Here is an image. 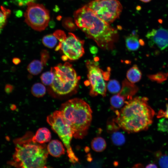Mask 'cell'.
<instances>
[{
  "label": "cell",
  "instance_id": "cell-18",
  "mask_svg": "<svg viewBox=\"0 0 168 168\" xmlns=\"http://www.w3.org/2000/svg\"><path fill=\"white\" fill-rule=\"evenodd\" d=\"M92 149L95 151L100 152L105 150L106 144L105 140L101 137H96L92 140L91 143Z\"/></svg>",
  "mask_w": 168,
  "mask_h": 168
},
{
  "label": "cell",
  "instance_id": "cell-21",
  "mask_svg": "<svg viewBox=\"0 0 168 168\" xmlns=\"http://www.w3.org/2000/svg\"><path fill=\"white\" fill-rule=\"evenodd\" d=\"M46 90L45 86L40 83L34 84L31 88V92L33 95L37 97H41L44 95Z\"/></svg>",
  "mask_w": 168,
  "mask_h": 168
},
{
  "label": "cell",
  "instance_id": "cell-6",
  "mask_svg": "<svg viewBox=\"0 0 168 168\" xmlns=\"http://www.w3.org/2000/svg\"><path fill=\"white\" fill-rule=\"evenodd\" d=\"M47 121L52 129L58 135L66 148L67 156L72 163L78 161L72 149L71 143L73 135L70 126L62 112L56 110L49 115Z\"/></svg>",
  "mask_w": 168,
  "mask_h": 168
},
{
  "label": "cell",
  "instance_id": "cell-10",
  "mask_svg": "<svg viewBox=\"0 0 168 168\" xmlns=\"http://www.w3.org/2000/svg\"><path fill=\"white\" fill-rule=\"evenodd\" d=\"M25 21L32 29L37 31L44 30L50 20L49 12L42 4L34 2L29 3L24 14Z\"/></svg>",
  "mask_w": 168,
  "mask_h": 168
},
{
  "label": "cell",
  "instance_id": "cell-4",
  "mask_svg": "<svg viewBox=\"0 0 168 168\" xmlns=\"http://www.w3.org/2000/svg\"><path fill=\"white\" fill-rule=\"evenodd\" d=\"M59 110L68 122L73 137L83 138L87 134L92 119L89 105L82 100L75 98L62 104Z\"/></svg>",
  "mask_w": 168,
  "mask_h": 168
},
{
  "label": "cell",
  "instance_id": "cell-14",
  "mask_svg": "<svg viewBox=\"0 0 168 168\" xmlns=\"http://www.w3.org/2000/svg\"><path fill=\"white\" fill-rule=\"evenodd\" d=\"M51 137L49 130L47 128L43 127L39 129L31 139L33 142L43 144L49 142Z\"/></svg>",
  "mask_w": 168,
  "mask_h": 168
},
{
  "label": "cell",
  "instance_id": "cell-15",
  "mask_svg": "<svg viewBox=\"0 0 168 168\" xmlns=\"http://www.w3.org/2000/svg\"><path fill=\"white\" fill-rule=\"evenodd\" d=\"M126 46L129 51H135L138 49L140 45H143V41L139 40L138 36L131 34L125 38Z\"/></svg>",
  "mask_w": 168,
  "mask_h": 168
},
{
  "label": "cell",
  "instance_id": "cell-3",
  "mask_svg": "<svg viewBox=\"0 0 168 168\" xmlns=\"http://www.w3.org/2000/svg\"><path fill=\"white\" fill-rule=\"evenodd\" d=\"M25 136L14 141L16 147L12 159L7 163L16 167H46L48 152L44 145L33 142Z\"/></svg>",
  "mask_w": 168,
  "mask_h": 168
},
{
  "label": "cell",
  "instance_id": "cell-2",
  "mask_svg": "<svg viewBox=\"0 0 168 168\" xmlns=\"http://www.w3.org/2000/svg\"><path fill=\"white\" fill-rule=\"evenodd\" d=\"M146 97H137L127 101L120 112H116L115 122L118 126L129 133L146 130L152 124L154 110Z\"/></svg>",
  "mask_w": 168,
  "mask_h": 168
},
{
  "label": "cell",
  "instance_id": "cell-23",
  "mask_svg": "<svg viewBox=\"0 0 168 168\" xmlns=\"http://www.w3.org/2000/svg\"><path fill=\"white\" fill-rule=\"evenodd\" d=\"M111 139L113 143L116 146H121L125 142V138L124 134L119 132H115L112 134Z\"/></svg>",
  "mask_w": 168,
  "mask_h": 168
},
{
  "label": "cell",
  "instance_id": "cell-34",
  "mask_svg": "<svg viewBox=\"0 0 168 168\" xmlns=\"http://www.w3.org/2000/svg\"><path fill=\"white\" fill-rule=\"evenodd\" d=\"M13 63L16 65L19 64L21 62L20 59L18 58H14L12 59Z\"/></svg>",
  "mask_w": 168,
  "mask_h": 168
},
{
  "label": "cell",
  "instance_id": "cell-32",
  "mask_svg": "<svg viewBox=\"0 0 168 168\" xmlns=\"http://www.w3.org/2000/svg\"><path fill=\"white\" fill-rule=\"evenodd\" d=\"M14 86L9 84H7L5 87L4 90L7 94L11 93L13 91Z\"/></svg>",
  "mask_w": 168,
  "mask_h": 168
},
{
  "label": "cell",
  "instance_id": "cell-1",
  "mask_svg": "<svg viewBox=\"0 0 168 168\" xmlns=\"http://www.w3.org/2000/svg\"><path fill=\"white\" fill-rule=\"evenodd\" d=\"M73 17L76 26L88 38L103 49H114L118 39L117 30L97 16L87 5L75 11Z\"/></svg>",
  "mask_w": 168,
  "mask_h": 168
},
{
  "label": "cell",
  "instance_id": "cell-27",
  "mask_svg": "<svg viewBox=\"0 0 168 168\" xmlns=\"http://www.w3.org/2000/svg\"><path fill=\"white\" fill-rule=\"evenodd\" d=\"M10 13V11L4 7H2L0 10V30L5 24L8 15Z\"/></svg>",
  "mask_w": 168,
  "mask_h": 168
},
{
  "label": "cell",
  "instance_id": "cell-30",
  "mask_svg": "<svg viewBox=\"0 0 168 168\" xmlns=\"http://www.w3.org/2000/svg\"><path fill=\"white\" fill-rule=\"evenodd\" d=\"M35 0H14L16 3L20 6H27L31 2H34Z\"/></svg>",
  "mask_w": 168,
  "mask_h": 168
},
{
  "label": "cell",
  "instance_id": "cell-12",
  "mask_svg": "<svg viewBox=\"0 0 168 168\" xmlns=\"http://www.w3.org/2000/svg\"><path fill=\"white\" fill-rule=\"evenodd\" d=\"M138 89V87L134 83L125 79L123 81L121 88L118 94L124 97L125 100H129L133 98Z\"/></svg>",
  "mask_w": 168,
  "mask_h": 168
},
{
  "label": "cell",
  "instance_id": "cell-26",
  "mask_svg": "<svg viewBox=\"0 0 168 168\" xmlns=\"http://www.w3.org/2000/svg\"><path fill=\"white\" fill-rule=\"evenodd\" d=\"M161 118L157 124L158 130L162 132H168V119L164 117Z\"/></svg>",
  "mask_w": 168,
  "mask_h": 168
},
{
  "label": "cell",
  "instance_id": "cell-20",
  "mask_svg": "<svg viewBox=\"0 0 168 168\" xmlns=\"http://www.w3.org/2000/svg\"><path fill=\"white\" fill-rule=\"evenodd\" d=\"M124 98L118 94L112 96L110 99V103L112 107L114 109H119L126 103Z\"/></svg>",
  "mask_w": 168,
  "mask_h": 168
},
{
  "label": "cell",
  "instance_id": "cell-29",
  "mask_svg": "<svg viewBox=\"0 0 168 168\" xmlns=\"http://www.w3.org/2000/svg\"><path fill=\"white\" fill-rule=\"evenodd\" d=\"M157 116L159 118L164 117L168 119V104L166 105L165 110H161L159 111Z\"/></svg>",
  "mask_w": 168,
  "mask_h": 168
},
{
  "label": "cell",
  "instance_id": "cell-33",
  "mask_svg": "<svg viewBox=\"0 0 168 168\" xmlns=\"http://www.w3.org/2000/svg\"><path fill=\"white\" fill-rule=\"evenodd\" d=\"M97 48L95 46H92L90 48V51L92 54H96L97 52Z\"/></svg>",
  "mask_w": 168,
  "mask_h": 168
},
{
  "label": "cell",
  "instance_id": "cell-25",
  "mask_svg": "<svg viewBox=\"0 0 168 168\" xmlns=\"http://www.w3.org/2000/svg\"><path fill=\"white\" fill-rule=\"evenodd\" d=\"M156 156L160 166L162 168H168V155L158 152Z\"/></svg>",
  "mask_w": 168,
  "mask_h": 168
},
{
  "label": "cell",
  "instance_id": "cell-13",
  "mask_svg": "<svg viewBox=\"0 0 168 168\" xmlns=\"http://www.w3.org/2000/svg\"><path fill=\"white\" fill-rule=\"evenodd\" d=\"M48 153L55 157H59L65 153V149L62 143L57 140L50 141L47 147Z\"/></svg>",
  "mask_w": 168,
  "mask_h": 168
},
{
  "label": "cell",
  "instance_id": "cell-7",
  "mask_svg": "<svg viewBox=\"0 0 168 168\" xmlns=\"http://www.w3.org/2000/svg\"><path fill=\"white\" fill-rule=\"evenodd\" d=\"M53 34L59 41L55 50L62 51L63 54L62 58L63 60H76L83 55L85 53L83 40L72 33H69L67 35L61 30L55 31Z\"/></svg>",
  "mask_w": 168,
  "mask_h": 168
},
{
  "label": "cell",
  "instance_id": "cell-8",
  "mask_svg": "<svg viewBox=\"0 0 168 168\" xmlns=\"http://www.w3.org/2000/svg\"><path fill=\"white\" fill-rule=\"evenodd\" d=\"M97 57L93 60H88L86 62L88 70V82L90 85V95L94 97L100 95L105 97L106 95L107 84L105 81L109 80L110 68L104 72L100 69L96 60Z\"/></svg>",
  "mask_w": 168,
  "mask_h": 168
},
{
  "label": "cell",
  "instance_id": "cell-24",
  "mask_svg": "<svg viewBox=\"0 0 168 168\" xmlns=\"http://www.w3.org/2000/svg\"><path fill=\"white\" fill-rule=\"evenodd\" d=\"M107 88L109 91L112 93H118L120 90L119 82L116 80L110 81L107 84Z\"/></svg>",
  "mask_w": 168,
  "mask_h": 168
},
{
  "label": "cell",
  "instance_id": "cell-9",
  "mask_svg": "<svg viewBox=\"0 0 168 168\" xmlns=\"http://www.w3.org/2000/svg\"><path fill=\"white\" fill-rule=\"evenodd\" d=\"M87 5L97 16L110 24L119 17L123 9L118 0H93Z\"/></svg>",
  "mask_w": 168,
  "mask_h": 168
},
{
  "label": "cell",
  "instance_id": "cell-11",
  "mask_svg": "<svg viewBox=\"0 0 168 168\" xmlns=\"http://www.w3.org/2000/svg\"><path fill=\"white\" fill-rule=\"evenodd\" d=\"M146 37L151 46L155 45L161 50L168 47V30L162 27L152 29L147 33Z\"/></svg>",
  "mask_w": 168,
  "mask_h": 168
},
{
  "label": "cell",
  "instance_id": "cell-5",
  "mask_svg": "<svg viewBox=\"0 0 168 168\" xmlns=\"http://www.w3.org/2000/svg\"><path fill=\"white\" fill-rule=\"evenodd\" d=\"M51 69L54 73V78L51 86L54 92L63 95L76 90L80 77L77 76L71 64L66 62Z\"/></svg>",
  "mask_w": 168,
  "mask_h": 168
},
{
  "label": "cell",
  "instance_id": "cell-22",
  "mask_svg": "<svg viewBox=\"0 0 168 168\" xmlns=\"http://www.w3.org/2000/svg\"><path fill=\"white\" fill-rule=\"evenodd\" d=\"M54 78V73L52 69L49 71L43 73L40 76V79L42 83L47 86L51 85Z\"/></svg>",
  "mask_w": 168,
  "mask_h": 168
},
{
  "label": "cell",
  "instance_id": "cell-16",
  "mask_svg": "<svg viewBox=\"0 0 168 168\" xmlns=\"http://www.w3.org/2000/svg\"><path fill=\"white\" fill-rule=\"evenodd\" d=\"M126 77L129 82L135 83L140 80L142 77V73L138 66L135 65L128 70Z\"/></svg>",
  "mask_w": 168,
  "mask_h": 168
},
{
  "label": "cell",
  "instance_id": "cell-35",
  "mask_svg": "<svg viewBox=\"0 0 168 168\" xmlns=\"http://www.w3.org/2000/svg\"><path fill=\"white\" fill-rule=\"evenodd\" d=\"M146 168H157V165L153 163H150L146 166Z\"/></svg>",
  "mask_w": 168,
  "mask_h": 168
},
{
  "label": "cell",
  "instance_id": "cell-31",
  "mask_svg": "<svg viewBox=\"0 0 168 168\" xmlns=\"http://www.w3.org/2000/svg\"><path fill=\"white\" fill-rule=\"evenodd\" d=\"M41 61L44 65L49 58V55L46 51H43L41 54Z\"/></svg>",
  "mask_w": 168,
  "mask_h": 168
},
{
  "label": "cell",
  "instance_id": "cell-36",
  "mask_svg": "<svg viewBox=\"0 0 168 168\" xmlns=\"http://www.w3.org/2000/svg\"><path fill=\"white\" fill-rule=\"evenodd\" d=\"M141 2H145V3H147L150 2L152 0H140Z\"/></svg>",
  "mask_w": 168,
  "mask_h": 168
},
{
  "label": "cell",
  "instance_id": "cell-28",
  "mask_svg": "<svg viewBox=\"0 0 168 168\" xmlns=\"http://www.w3.org/2000/svg\"><path fill=\"white\" fill-rule=\"evenodd\" d=\"M167 76L166 74L160 73L150 76V78L154 81L161 82L165 80Z\"/></svg>",
  "mask_w": 168,
  "mask_h": 168
},
{
  "label": "cell",
  "instance_id": "cell-19",
  "mask_svg": "<svg viewBox=\"0 0 168 168\" xmlns=\"http://www.w3.org/2000/svg\"><path fill=\"white\" fill-rule=\"evenodd\" d=\"M58 39L56 36L53 34H49L44 36L42 39L43 44L46 47L52 49L56 45Z\"/></svg>",
  "mask_w": 168,
  "mask_h": 168
},
{
  "label": "cell",
  "instance_id": "cell-17",
  "mask_svg": "<svg viewBox=\"0 0 168 168\" xmlns=\"http://www.w3.org/2000/svg\"><path fill=\"white\" fill-rule=\"evenodd\" d=\"M44 65L42 61L35 60L29 64L27 66V69L31 74L37 75L41 72Z\"/></svg>",
  "mask_w": 168,
  "mask_h": 168
}]
</instances>
